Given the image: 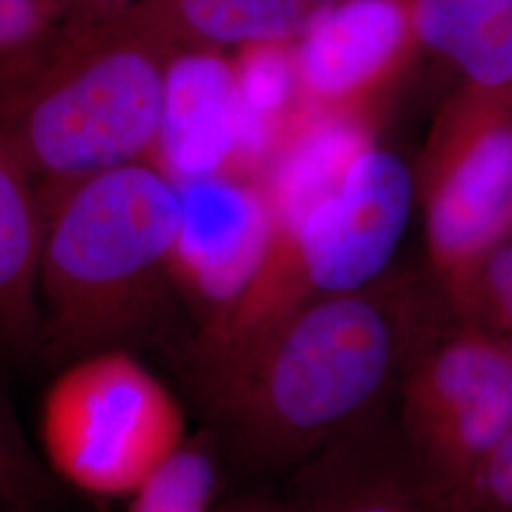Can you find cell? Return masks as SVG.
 <instances>
[{
	"instance_id": "18",
	"label": "cell",
	"mask_w": 512,
	"mask_h": 512,
	"mask_svg": "<svg viewBox=\"0 0 512 512\" xmlns=\"http://www.w3.org/2000/svg\"><path fill=\"white\" fill-rule=\"evenodd\" d=\"M475 88H512V2L476 29L452 57Z\"/></svg>"
},
{
	"instance_id": "23",
	"label": "cell",
	"mask_w": 512,
	"mask_h": 512,
	"mask_svg": "<svg viewBox=\"0 0 512 512\" xmlns=\"http://www.w3.org/2000/svg\"><path fill=\"white\" fill-rule=\"evenodd\" d=\"M503 342H505V346L509 348V351H511L512 355V334H507V336H499Z\"/></svg>"
},
{
	"instance_id": "9",
	"label": "cell",
	"mask_w": 512,
	"mask_h": 512,
	"mask_svg": "<svg viewBox=\"0 0 512 512\" xmlns=\"http://www.w3.org/2000/svg\"><path fill=\"white\" fill-rule=\"evenodd\" d=\"M287 512H454L421 473L387 410L294 469Z\"/></svg>"
},
{
	"instance_id": "7",
	"label": "cell",
	"mask_w": 512,
	"mask_h": 512,
	"mask_svg": "<svg viewBox=\"0 0 512 512\" xmlns=\"http://www.w3.org/2000/svg\"><path fill=\"white\" fill-rule=\"evenodd\" d=\"M183 220L171 272L217 323L253 283L274 241L262 184L215 173L179 183Z\"/></svg>"
},
{
	"instance_id": "22",
	"label": "cell",
	"mask_w": 512,
	"mask_h": 512,
	"mask_svg": "<svg viewBox=\"0 0 512 512\" xmlns=\"http://www.w3.org/2000/svg\"><path fill=\"white\" fill-rule=\"evenodd\" d=\"M232 512H287L285 505H268V503H247V505H241L238 509H234Z\"/></svg>"
},
{
	"instance_id": "16",
	"label": "cell",
	"mask_w": 512,
	"mask_h": 512,
	"mask_svg": "<svg viewBox=\"0 0 512 512\" xmlns=\"http://www.w3.org/2000/svg\"><path fill=\"white\" fill-rule=\"evenodd\" d=\"M512 0H414L418 40L433 52L454 57L476 29Z\"/></svg>"
},
{
	"instance_id": "13",
	"label": "cell",
	"mask_w": 512,
	"mask_h": 512,
	"mask_svg": "<svg viewBox=\"0 0 512 512\" xmlns=\"http://www.w3.org/2000/svg\"><path fill=\"white\" fill-rule=\"evenodd\" d=\"M338 0H152L148 14L181 48L296 42Z\"/></svg>"
},
{
	"instance_id": "6",
	"label": "cell",
	"mask_w": 512,
	"mask_h": 512,
	"mask_svg": "<svg viewBox=\"0 0 512 512\" xmlns=\"http://www.w3.org/2000/svg\"><path fill=\"white\" fill-rule=\"evenodd\" d=\"M429 255L454 302L512 228L509 90L471 88L448 114L425 183Z\"/></svg>"
},
{
	"instance_id": "15",
	"label": "cell",
	"mask_w": 512,
	"mask_h": 512,
	"mask_svg": "<svg viewBox=\"0 0 512 512\" xmlns=\"http://www.w3.org/2000/svg\"><path fill=\"white\" fill-rule=\"evenodd\" d=\"M63 21V0H0V74L37 55Z\"/></svg>"
},
{
	"instance_id": "19",
	"label": "cell",
	"mask_w": 512,
	"mask_h": 512,
	"mask_svg": "<svg viewBox=\"0 0 512 512\" xmlns=\"http://www.w3.org/2000/svg\"><path fill=\"white\" fill-rule=\"evenodd\" d=\"M454 507L467 512H512V427L476 465Z\"/></svg>"
},
{
	"instance_id": "11",
	"label": "cell",
	"mask_w": 512,
	"mask_h": 512,
	"mask_svg": "<svg viewBox=\"0 0 512 512\" xmlns=\"http://www.w3.org/2000/svg\"><path fill=\"white\" fill-rule=\"evenodd\" d=\"M372 147L361 109H306L258 179L274 222V241L262 266L289 253L311 209L342 184L351 165Z\"/></svg>"
},
{
	"instance_id": "2",
	"label": "cell",
	"mask_w": 512,
	"mask_h": 512,
	"mask_svg": "<svg viewBox=\"0 0 512 512\" xmlns=\"http://www.w3.org/2000/svg\"><path fill=\"white\" fill-rule=\"evenodd\" d=\"M177 50L139 6L114 18L63 23L37 55L0 74V135L40 194L156 162Z\"/></svg>"
},
{
	"instance_id": "5",
	"label": "cell",
	"mask_w": 512,
	"mask_h": 512,
	"mask_svg": "<svg viewBox=\"0 0 512 512\" xmlns=\"http://www.w3.org/2000/svg\"><path fill=\"white\" fill-rule=\"evenodd\" d=\"M397 425L421 473L448 503L512 427V355L469 327L421 349L399 384Z\"/></svg>"
},
{
	"instance_id": "4",
	"label": "cell",
	"mask_w": 512,
	"mask_h": 512,
	"mask_svg": "<svg viewBox=\"0 0 512 512\" xmlns=\"http://www.w3.org/2000/svg\"><path fill=\"white\" fill-rule=\"evenodd\" d=\"M38 427L55 475L97 497H129L186 442L177 399L129 349L63 366Z\"/></svg>"
},
{
	"instance_id": "24",
	"label": "cell",
	"mask_w": 512,
	"mask_h": 512,
	"mask_svg": "<svg viewBox=\"0 0 512 512\" xmlns=\"http://www.w3.org/2000/svg\"><path fill=\"white\" fill-rule=\"evenodd\" d=\"M454 512H467V511H463V509H459V507H454Z\"/></svg>"
},
{
	"instance_id": "21",
	"label": "cell",
	"mask_w": 512,
	"mask_h": 512,
	"mask_svg": "<svg viewBox=\"0 0 512 512\" xmlns=\"http://www.w3.org/2000/svg\"><path fill=\"white\" fill-rule=\"evenodd\" d=\"M148 2L152 0H63V23H88L97 19L114 18L126 14L133 8L145 6Z\"/></svg>"
},
{
	"instance_id": "12",
	"label": "cell",
	"mask_w": 512,
	"mask_h": 512,
	"mask_svg": "<svg viewBox=\"0 0 512 512\" xmlns=\"http://www.w3.org/2000/svg\"><path fill=\"white\" fill-rule=\"evenodd\" d=\"M44 203L37 181L0 135V351H40L38 300Z\"/></svg>"
},
{
	"instance_id": "14",
	"label": "cell",
	"mask_w": 512,
	"mask_h": 512,
	"mask_svg": "<svg viewBox=\"0 0 512 512\" xmlns=\"http://www.w3.org/2000/svg\"><path fill=\"white\" fill-rule=\"evenodd\" d=\"M215 490V456L200 440L184 442L129 495L128 512H207Z\"/></svg>"
},
{
	"instance_id": "8",
	"label": "cell",
	"mask_w": 512,
	"mask_h": 512,
	"mask_svg": "<svg viewBox=\"0 0 512 512\" xmlns=\"http://www.w3.org/2000/svg\"><path fill=\"white\" fill-rule=\"evenodd\" d=\"M420 44L414 0H338L294 42L306 109L357 110Z\"/></svg>"
},
{
	"instance_id": "20",
	"label": "cell",
	"mask_w": 512,
	"mask_h": 512,
	"mask_svg": "<svg viewBox=\"0 0 512 512\" xmlns=\"http://www.w3.org/2000/svg\"><path fill=\"white\" fill-rule=\"evenodd\" d=\"M44 475L19 433L8 406L0 403V503L16 505L42 495Z\"/></svg>"
},
{
	"instance_id": "1",
	"label": "cell",
	"mask_w": 512,
	"mask_h": 512,
	"mask_svg": "<svg viewBox=\"0 0 512 512\" xmlns=\"http://www.w3.org/2000/svg\"><path fill=\"white\" fill-rule=\"evenodd\" d=\"M365 289L311 300L196 378L251 467L296 469L387 410L412 355L401 311Z\"/></svg>"
},
{
	"instance_id": "3",
	"label": "cell",
	"mask_w": 512,
	"mask_h": 512,
	"mask_svg": "<svg viewBox=\"0 0 512 512\" xmlns=\"http://www.w3.org/2000/svg\"><path fill=\"white\" fill-rule=\"evenodd\" d=\"M40 351L63 365L129 349L148 330L183 220L179 183L156 162L42 194Z\"/></svg>"
},
{
	"instance_id": "10",
	"label": "cell",
	"mask_w": 512,
	"mask_h": 512,
	"mask_svg": "<svg viewBox=\"0 0 512 512\" xmlns=\"http://www.w3.org/2000/svg\"><path fill=\"white\" fill-rule=\"evenodd\" d=\"M239 93L234 61L211 48L173 55L156 164L177 183L224 173L238 139Z\"/></svg>"
},
{
	"instance_id": "17",
	"label": "cell",
	"mask_w": 512,
	"mask_h": 512,
	"mask_svg": "<svg viewBox=\"0 0 512 512\" xmlns=\"http://www.w3.org/2000/svg\"><path fill=\"white\" fill-rule=\"evenodd\" d=\"M456 306L473 327L495 336L512 334V239L484 258Z\"/></svg>"
}]
</instances>
